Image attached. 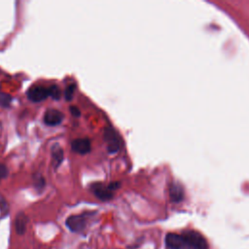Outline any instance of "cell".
<instances>
[{"label": "cell", "instance_id": "obj_1", "mask_svg": "<svg viewBox=\"0 0 249 249\" xmlns=\"http://www.w3.org/2000/svg\"><path fill=\"white\" fill-rule=\"evenodd\" d=\"M186 243L193 249H208V244L205 238L196 231H186L182 233Z\"/></svg>", "mask_w": 249, "mask_h": 249}, {"label": "cell", "instance_id": "obj_2", "mask_svg": "<svg viewBox=\"0 0 249 249\" xmlns=\"http://www.w3.org/2000/svg\"><path fill=\"white\" fill-rule=\"evenodd\" d=\"M104 141L109 153L113 154L119 151L121 147V139L118 132L112 126H107L104 129Z\"/></svg>", "mask_w": 249, "mask_h": 249}, {"label": "cell", "instance_id": "obj_3", "mask_svg": "<svg viewBox=\"0 0 249 249\" xmlns=\"http://www.w3.org/2000/svg\"><path fill=\"white\" fill-rule=\"evenodd\" d=\"M87 225V215H72L66 219V226L72 231H81Z\"/></svg>", "mask_w": 249, "mask_h": 249}, {"label": "cell", "instance_id": "obj_4", "mask_svg": "<svg viewBox=\"0 0 249 249\" xmlns=\"http://www.w3.org/2000/svg\"><path fill=\"white\" fill-rule=\"evenodd\" d=\"M165 243L169 249H191L186 243L182 234H177V233L166 234Z\"/></svg>", "mask_w": 249, "mask_h": 249}, {"label": "cell", "instance_id": "obj_5", "mask_svg": "<svg viewBox=\"0 0 249 249\" xmlns=\"http://www.w3.org/2000/svg\"><path fill=\"white\" fill-rule=\"evenodd\" d=\"M26 95L32 102H41L49 96V92L47 88L42 86H35L27 90Z\"/></svg>", "mask_w": 249, "mask_h": 249}, {"label": "cell", "instance_id": "obj_6", "mask_svg": "<svg viewBox=\"0 0 249 249\" xmlns=\"http://www.w3.org/2000/svg\"><path fill=\"white\" fill-rule=\"evenodd\" d=\"M62 120L63 114L56 109H48L44 114V123L50 126L59 124Z\"/></svg>", "mask_w": 249, "mask_h": 249}, {"label": "cell", "instance_id": "obj_7", "mask_svg": "<svg viewBox=\"0 0 249 249\" xmlns=\"http://www.w3.org/2000/svg\"><path fill=\"white\" fill-rule=\"evenodd\" d=\"M91 191L96 197L101 200H108L113 196V191H111L107 186H104L101 183H95L91 186Z\"/></svg>", "mask_w": 249, "mask_h": 249}, {"label": "cell", "instance_id": "obj_8", "mask_svg": "<svg viewBox=\"0 0 249 249\" xmlns=\"http://www.w3.org/2000/svg\"><path fill=\"white\" fill-rule=\"evenodd\" d=\"M71 148L74 152L85 155L90 151L91 144L89 138H78L71 142Z\"/></svg>", "mask_w": 249, "mask_h": 249}, {"label": "cell", "instance_id": "obj_9", "mask_svg": "<svg viewBox=\"0 0 249 249\" xmlns=\"http://www.w3.org/2000/svg\"><path fill=\"white\" fill-rule=\"evenodd\" d=\"M52 158H53V165L54 169H56L63 160V150L59 144H54L52 148Z\"/></svg>", "mask_w": 249, "mask_h": 249}, {"label": "cell", "instance_id": "obj_10", "mask_svg": "<svg viewBox=\"0 0 249 249\" xmlns=\"http://www.w3.org/2000/svg\"><path fill=\"white\" fill-rule=\"evenodd\" d=\"M169 196L173 202H179L184 197V191L181 185L174 183L169 188Z\"/></svg>", "mask_w": 249, "mask_h": 249}, {"label": "cell", "instance_id": "obj_11", "mask_svg": "<svg viewBox=\"0 0 249 249\" xmlns=\"http://www.w3.org/2000/svg\"><path fill=\"white\" fill-rule=\"evenodd\" d=\"M27 225V217L23 212H19L15 220V227L16 231L18 234H23L26 230Z\"/></svg>", "mask_w": 249, "mask_h": 249}, {"label": "cell", "instance_id": "obj_12", "mask_svg": "<svg viewBox=\"0 0 249 249\" xmlns=\"http://www.w3.org/2000/svg\"><path fill=\"white\" fill-rule=\"evenodd\" d=\"M48 92H49V96H51L55 100L59 99L61 96V90L56 85H52L50 88H48Z\"/></svg>", "mask_w": 249, "mask_h": 249}, {"label": "cell", "instance_id": "obj_13", "mask_svg": "<svg viewBox=\"0 0 249 249\" xmlns=\"http://www.w3.org/2000/svg\"><path fill=\"white\" fill-rule=\"evenodd\" d=\"M76 89L75 84H70L67 86V88L64 90V97L67 101H71L73 98V94H74V90Z\"/></svg>", "mask_w": 249, "mask_h": 249}, {"label": "cell", "instance_id": "obj_14", "mask_svg": "<svg viewBox=\"0 0 249 249\" xmlns=\"http://www.w3.org/2000/svg\"><path fill=\"white\" fill-rule=\"evenodd\" d=\"M11 96L8 94V93H5V92H0V104L2 106H8L11 102Z\"/></svg>", "mask_w": 249, "mask_h": 249}, {"label": "cell", "instance_id": "obj_15", "mask_svg": "<svg viewBox=\"0 0 249 249\" xmlns=\"http://www.w3.org/2000/svg\"><path fill=\"white\" fill-rule=\"evenodd\" d=\"M34 186L38 190L43 189L44 186H45V179H44V177H42L41 175H38L37 177H35L34 178Z\"/></svg>", "mask_w": 249, "mask_h": 249}, {"label": "cell", "instance_id": "obj_16", "mask_svg": "<svg viewBox=\"0 0 249 249\" xmlns=\"http://www.w3.org/2000/svg\"><path fill=\"white\" fill-rule=\"evenodd\" d=\"M0 211L2 212V214H6L9 211L8 203L1 194H0Z\"/></svg>", "mask_w": 249, "mask_h": 249}, {"label": "cell", "instance_id": "obj_17", "mask_svg": "<svg viewBox=\"0 0 249 249\" xmlns=\"http://www.w3.org/2000/svg\"><path fill=\"white\" fill-rule=\"evenodd\" d=\"M69 111H70V113H71L74 117H76V118L80 117V115H81V112H80L79 108L76 107V106H74V105H72V106L69 107Z\"/></svg>", "mask_w": 249, "mask_h": 249}, {"label": "cell", "instance_id": "obj_18", "mask_svg": "<svg viewBox=\"0 0 249 249\" xmlns=\"http://www.w3.org/2000/svg\"><path fill=\"white\" fill-rule=\"evenodd\" d=\"M7 175H8V169H7V167H6L4 164L0 163V180L3 179V178H5Z\"/></svg>", "mask_w": 249, "mask_h": 249}]
</instances>
